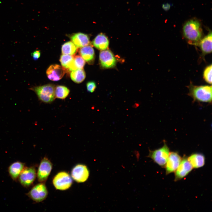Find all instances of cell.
I'll return each instance as SVG.
<instances>
[{"label":"cell","mask_w":212,"mask_h":212,"mask_svg":"<svg viewBox=\"0 0 212 212\" xmlns=\"http://www.w3.org/2000/svg\"><path fill=\"white\" fill-rule=\"evenodd\" d=\"M193 168V167L187 158H182L179 165L175 172V181H177L185 177Z\"/></svg>","instance_id":"8fae6325"},{"label":"cell","mask_w":212,"mask_h":212,"mask_svg":"<svg viewBox=\"0 0 212 212\" xmlns=\"http://www.w3.org/2000/svg\"><path fill=\"white\" fill-rule=\"evenodd\" d=\"M170 7V5L168 3L163 4L162 5L163 8L165 11H168L169 10Z\"/></svg>","instance_id":"83f0119b"},{"label":"cell","mask_w":212,"mask_h":212,"mask_svg":"<svg viewBox=\"0 0 212 212\" xmlns=\"http://www.w3.org/2000/svg\"><path fill=\"white\" fill-rule=\"evenodd\" d=\"M36 175V170L34 167H25L19 177V181L23 186L29 187L34 182Z\"/></svg>","instance_id":"52a82bcc"},{"label":"cell","mask_w":212,"mask_h":212,"mask_svg":"<svg viewBox=\"0 0 212 212\" xmlns=\"http://www.w3.org/2000/svg\"><path fill=\"white\" fill-rule=\"evenodd\" d=\"M70 38L71 42L77 48L89 45L90 43L89 36L83 33L79 32L73 34Z\"/></svg>","instance_id":"5bb4252c"},{"label":"cell","mask_w":212,"mask_h":212,"mask_svg":"<svg viewBox=\"0 0 212 212\" xmlns=\"http://www.w3.org/2000/svg\"><path fill=\"white\" fill-rule=\"evenodd\" d=\"M79 53L80 55L88 64H93L95 59V53L93 47L88 45L80 48Z\"/></svg>","instance_id":"e0dca14e"},{"label":"cell","mask_w":212,"mask_h":212,"mask_svg":"<svg viewBox=\"0 0 212 212\" xmlns=\"http://www.w3.org/2000/svg\"><path fill=\"white\" fill-rule=\"evenodd\" d=\"M77 48L71 41L64 43L62 46L61 51L63 54L73 55L77 52Z\"/></svg>","instance_id":"7402d4cb"},{"label":"cell","mask_w":212,"mask_h":212,"mask_svg":"<svg viewBox=\"0 0 212 212\" xmlns=\"http://www.w3.org/2000/svg\"><path fill=\"white\" fill-rule=\"evenodd\" d=\"M74 60L75 66L77 69H83L85 61L82 57L79 55L74 56Z\"/></svg>","instance_id":"d4e9b609"},{"label":"cell","mask_w":212,"mask_h":212,"mask_svg":"<svg viewBox=\"0 0 212 212\" xmlns=\"http://www.w3.org/2000/svg\"><path fill=\"white\" fill-rule=\"evenodd\" d=\"M72 178L78 183L86 181L89 175V171L87 167L82 164H78L72 169L71 173Z\"/></svg>","instance_id":"9c48e42d"},{"label":"cell","mask_w":212,"mask_h":212,"mask_svg":"<svg viewBox=\"0 0 212 212\" xmlns=\"http://www.w3.org/2000/svg\"><path fill=\"white\" fill-rule=\"evenodd\" d=\"M188 95L193 99V102L212 103V86L204 85L196 86L191 82L188 87Z\"/></svg>","instance_id":"7a4b0ae2"},{"label":"cell","mask_w":212,"mask_h":212,"mask_svg":"<svg viewBox=\"0 0 212 212\" xmlns=\"http://www.w3.org/2000/svg\"><path fill=\"white\" fill-rule=\"evenodd\" d=\"M203 77L205 81L209 84H212V64L207 66L205 69Z\"/></svg>","instance_id":"cb8c5ba5"},{"label":"cell","mask_w":212,"mask_h":212,"mask_svg":"<svg viewBox=\"0 0 212 212\" xmlns=\"http://www.w3.org/2000/svg\"><path fill=\"white\" fill-rule=\"evenodd\" d=\"M187 159L194 168L201 167L205 163V156L201 153H193L189 156Z\"/></svg>","instance_id":"ffe728a7"},{"label":"cell","mask_w":212,"mask_h":212,"mask_svg":"<svg viewBox=\"0 0 212 212\" xmlns=\"http://www.w3.org/2000/svg\"><path fill=\"white\" fill-rule=\"evenodd\" d=\"M31 55L34 60H36L40 57V52L38 50L35 51L31 54Z\"/></svg>","instance_id":"4316f807"},{"label":"cell","mask_w":212,"mask_h":212,"mask_svg":"<svg viewBox=\"0 0 212 212\" xmlns=\"http://www.w3.org/2000/svg\"><path fill=\"white\" fill-rule=\"evenodd\" d=\"M92 44L96 48L101 50L107 49L109 41L107 37L103 33L98 34L92 42Z\"/></svg>","instance_id":"ac0fdd59"},{"label":"cell","mask_w":212,"mask_h":212,"mask_svg":"<svg viewBox=\"0 0 212 212\" xmlns=\"http://www.w3.org/2000/svg\"><path fill=\"white\" fill-rule=\"evenodd\" d=\"M204 55L211 53L212 52V32L210 31L207 35L199 41L197 45Z\"/></svg>","instance_id":"9a60e30c"},{"label":"cell","mask_w":212,"mask_h":212,"mask_svg":"<svg viewBox=\"0 0 212 212\" xmlns=\"http://www.w3.org/2000/svg\"><path fill=\"white\" fill-rule=\"evenodd\" d=\"M65 72L60 65L54 64L50 65L46 71L48 79L52 81H57L61 80L64 76Z\"/></svg>","instance_id":"4fadbf2b"},{"label":"cell","mask_w":212,"mask_h":212,"mask_svg":"<svg viewBox=\"0 0 212 212\" xmlns=\"http://www.w3.org/2000/svg\"><path fill=\"white\" fill-rule=\"evenodd\" d=\"M70 76L73 82L77 83H80L85 79L86 74L83 69H77L71 71Z\"/></svg>","instance_id":"44dd1931"},{"label":"cell","mask_w":212,"mask_h":212,"mask_svg":"<svg viewBox=\"0 0 212 212\" xmlns=\"http://www.w3.org/2000/svg\"><path fill=\"white\" fill-rule=\"evenodd\" d=\"M183 33L184 37L189 44L197 46L202 36V31L200 22L195 19L187 21L183 26Z\"/></svg>","instance_id":"6da1fadb"},{"label":"cell","mask_w":212,"mask_h":212,"mask_svg":"<svg viewBox=\"0 0 212 212\" xmlns=\"http://www.w3.org/2000/svg\"><path fill=\"white\" fill-rule=\"evenodd\" d=\"M72 183V180L69 175L64 171L58 173L53 180V184L55 188L60 190L68 189L71 187Z\"/></svg>","instance_id":"5b68a950"},{"label":"cell","mask_w":212,"mask_h":212,"mask_svg":"<svg viewBox=\"0 0 212 212\" xmlns=\"http://www.w3.org/2000/svg\"><path fill=\"white\" fill-rule=\"evenodd\" d=\"M52 167V164L47 158L45 157L42 160L37 174L39 182L44 183L46 181L51 171Z\"/></svg>","instance_id":"ba28073f"},{"label":"cell","mask_w":212,"mask_h":212,"mask_svg":"<svg viewBox=\"0 0 212 212\" xmlns=\"http://www.w3.org/2000/svg\"><path fill=\"white\" fill-rule=\"evenodd\" d=\"M149 151L148 157L161 167H165L170 153L169 148L165 143L161 148L154 150H149Z\"/></svg>","instance_id":"277c9868"},{"label":"cell","mask_w":212,"mask_h":212,"mask_svg":"<svg viewBox=\"0 0 212 212\" xmlns=\"http://www.w3.org/2000/svg\"><path fill=\"white\" fill-rule=\"evenodd\" d=\"M69 92V90L67 87L62 85H58L55 87V98L64 99L68 96Z\"/></svg>","instance_id":"603a6c76"},{"label":"cell","mask_w":212,"mask_h":212,"mask_svg":"<svg viewBox=\"0 0 212 212\" xmlns=\"http://www.w3.org/2000/svg\"><path fill=\"white\" fill-rule=\"evenodd\" d=\"M48 193L45 185L41 183L34 186L29 192L28 195L34 201L39 202L46 198Z\"/></svg>","instance_id":"8992f818"},{"label":"cell","mask_w":212,"mask_h":212,"mask_svg":"<svg viewBox=\"0 0 212 212\" xmlns=\"http://www.w3.org/2000/svg\"><path fill=\"white\" fill-rule=\"evenodd\" d=\"M99 61L101 66L104 68L114 67L116 63V60L113 54L108 49L100 51L99 54Z\"/></svg>","instance_id":"30bf717a"},{"label":"cell","mask_w":212,"mask_h":212,"mask_svg":"<svg viewBox=\"0 0 212 212\" xmlns=\"http://www.w3.org/2000/svg\"><path fill=\"white\" fill-rule=\"evenodd\" d=\"M86 87L88 92H93L95 91L96 88V85L94 82L90 81L87 83Z\"/></svg>","instance_id":"484cf974"},{"label":"cell","mask_w":212,"mask_h":212,"mask_svg":"<svg viewBox=\"0 0 212 212\" xmlns=\"http://www.w3.org/2000/svg\"><path fill=\"white\" fill-rule=\"evenodd\" d=\"M25 167L24 164L19 161L14 162L9 166L8 171L11 178L16 180Z\"/></svg>","instance_id":"d6986e66"},{"label":"cell","mask_w":212,"mask_h":212,"mask_svg":"<svg viewBox=\"0 0 212 212\" xmlns=\"http://www.w3.org/2000/svg\"><path fill=\"white\" fill-rule=\"evenodd\" d=\"M59 61L65 72H71L77 69L73 55L63 54L60 56Z\"/></svg>","instance_id":"2e32d148"},{"label":"cell","mask_w":212,"mask_h":212,"mask_svg":"<svg viewBox=\"0 0 212 212\" xmlns=\"http://www.w3.org/2000/svg\"><path fill=\"white\" fill-rule=\"evenodd\" d=\"M55 87L54 85L48 84L31 87L29 89L35 92L41 101L44 103H50L55 98Z\"/></svg>","instance_id":"3957f363"},{"label":"cell","mask_w":212,"mask_h":212,"mask_svg":"<svg viewBox=\"0 0 212 212\" xmlns=\"http://www.w3.org/2000/svg\"><path fill=\"white\" fill-rule=\"evenodd\" d=\"M182 158L176 152L170 153L165 166L166 174L175 172L179 165Z\"/></svg>","instance_id":"7c38bea8"}]
</instances>
